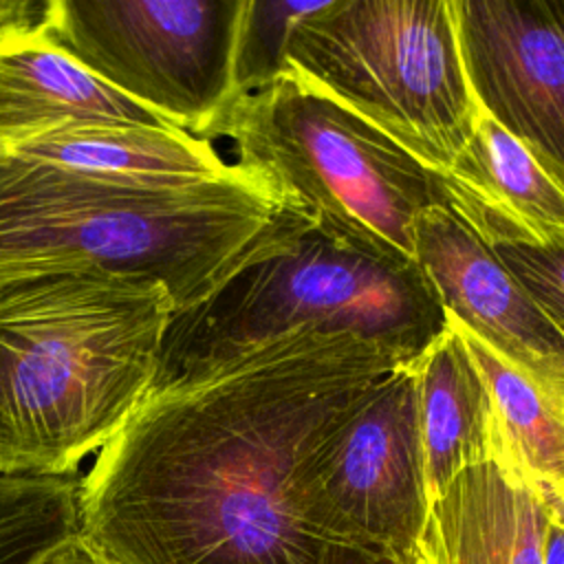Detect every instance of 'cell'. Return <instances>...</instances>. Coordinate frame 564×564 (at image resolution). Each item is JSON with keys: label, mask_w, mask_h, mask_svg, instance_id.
<instances>
[{"label": "cell", "mask_w": 564, "mask_h": 564, "mask_svg": "<svg viewBox=\"0 0 564 564\" xmlns=\"http://www.w3.org/2000/svg\"><path fill=\"white\" fill-rule=\"evenodd\" d=\"M403 357L355 335L284 337L148 397L82 476L79 535L108 564H319L300 467Z\"/></svg>", "instance_id": "cell-1"}, {"label": "cell", "mask_w": 564, "mask_h": 564, "mask_svg": "<svg viewBox=\"0 0 564 564\" xmlns=\"http://www.w3.org/2000/svg\"><path fill=\"white\" fill-rule=\"evenodd\" d=\"M308 227L300 207L238 163L220 178L141 187L0 156V286L139 278L163 284L181 311Z\"/></svg>", "instance_id": "cell-2"}, {"label": "cell", "mask_w": 564, "mask_h": 564, "mask_svg": "<svg viewBox=\"0 0 564 564\" xmlns=\"http://www.w3.org/2000/svg\"><path fill=\"white\" fill-rule=\"evenodd\" d=\"M176 311L121 275L0 286V471L73 474L141 408Z\"/></svg>", "instance_id": "cell-3"}, {"label": "cell", "mask_w": 564, "mask_h": 564, "mask_svg": "<svg viewBox=\"0 0 564 564\" xmlns=\"http://www.w3.org/2000/svg\"><path fill=\"white\" fill-rule=\"evenodd\" d=\"M445 328L447 315L419 267L372 258L308 227L289 249L172 313L148 397L205 383L293 335H355L412 361Z\"/></svg>", "instance_id": "cell-4"}, {"label": "cell", "mask_w": 564, "mask_h": 564, "mask_svg": "<svg viewBox=\"0 0 564 564\" xmlns=\"http://www.w3.org/2000/svg\"><path fill=\"white\" fill-rule=\"evenodd\" d=\"M337 245L414 264V220L443 205L438 174L326 93L284 75L236 97L207 132Z\"/></svg>", "instance_id": "cell-5"}, {"label": "cell", "mask_w": 564, "mask_h": 564, "mask_svg": "<svg viewBox=\"0 0 564 564\" xmlns=\"http://www.w3.org/2000/svg\"><path fill=\"white\" fill-rule=\"evenodd\" d=\"M286 75L326 93L434 172L467 145L480 112L452 0H324L295 24Z\"/></svg>", "instance_id": "cell-6"}, {"label": "cell", "mask_w": 564, "mask_h": 564, "mask_svg": "<svg viewBox=\"0 0 564 564\" xmlns=\"http://www.w3.org/2000/svg\"><path fill=\"white\" fill-rule=\"evenodd\" d=\"M242 0H48L44 31L101 82L207 139L236 99Z\"/></svg>", "instance_id": "cell-7"}, {"label": "cell", "mask_w": 564, "mask_h": 564, "mask_svg": "<svg viewBox=\"0 0 564 564\" xmlns=\"http://www.w3.org/2000/svg\"><path fill=\"white\" fill-rule=\"evenodd\" d=\"M297 485L304 516L326 542L412 564L432 505L414 359L381 377L322 436Z\"/></svg>", "instance_id": "cell-8"}, {"label": "cell", "mask_w": 564, "mask_h": 564, "mask_svg": "<svg viewBox=\"0 0 564 564\" xmlns=\"http://www.w3.org/2000/svg\"><path fill=\"white\" fill-rule=\"evenodd\" d=\"M476 104L564 185L560 0H452Z\"/></svg>", "instance_id": "cell-9"}, {"label": "cell", "mask_w": 564, "mask_h": 564, "mask_svg": "<svg viewBox=\"0 0 564 564\" xmlns=\"http://www.w3.org/2000/svg\"><path fill=\"white\" fill-rule=\"evenodd\" d=\"M414 264L447 317L564 401V333L456 212L434 205L419 214Z\"/></svg>", "instance_id": "cell-10"}, {"label": "cell", "mask_w": 564, "mask_h": 564, "mask_svg": "<svg viewBox=\"0 0 564 564\" xmlns=\"http://www.w3.org/2000/svg\"><path fill=\"white\" fill-rule=\"evenodd\" d=\"M436 174L447 207L491 247H564V185L482 108L467 145Z\"/></svg>", "instance_id": "cell-11"}, {"label": "cell", "mask_w": 564, "mask_h": 564, "mask_svg": "<svg viewBox=\"0 0 564 564\" xmlns=\"http://www.w3.org/2000/svg\"><path fill=\"white\" fill-rule=\"evenodd\" d=\"M546 500L487 460L432 498L416 546L425 564H542Z\"/></svg>", "instance_id": "cell-12"}, {"label": "cell", "mask_w": 564, "mask_h": 564, "mask_svg": "<svg viewBox=\"0 0 564 564\" xmlns=\"http://www.w3.org/2000/svg\"><path fill=\"white\" fill-rule=\"evenodd\" d=\"M0 156L55 165L141 187H178L227 176L236 163L172 126L82 123L0 141Z\"/></svg>", "instance_id": "cell-13"}, {"label": "cell", "mask_w": 564, "mask_h": 564, "mask_svg": "<svg viewBox=\"0 0 564 564\" xmlns=\"http://www.w3.org/2000/svg\"><path fill=\"white\" fill-rule=\"evenodd\" d=\"M82 123L170 126L93 75L42 24L0 37V141Z\"/></svg>", "instance_id": "cell-14"}, {"label": "cell", "mask_w": 564, "mask_h": 564, "mask_svg": "<svg viewBox=\"0 0 564 564\" xmlns=\"http://www.w3.org/2000/svg\"><path fill=\"white\" fill-rule=\"evenodd\" d=\"M425 476L434 498L465 467L498 460L502 441L491 392L447 319L443 335L414 359Z\"/></svg>", "instance_id": "cell-15"}, {"label": "cell", "mask_w": 564, "mask_h": 564, "mask_svg": "<svg viewBox=\"0 0 564 564\" xmlns=\"http://www.w3.org/2000/svg\"><path fill=\"white\" fill-rule=\"evenodd\" d=\"M447 319L460 333L491 392L502 441L496 463L544 500L564 507V401L542 390L458 322Z\"/></svg>", "instance_id": "cell-16"}, {"label": "cell", "mask_w": 564, "mask_h": 564, "mask_svg": "<svg viewBox=\"0 0 564 564\" xmlns=\"http://www.w3.org/2000/svg\"><path fill=\"white\" fill-rule=\"evenodd\" d=\"M82 476L0 471V564H33L79 535Z\"/></svg>", "instance_id": "cell-17"}, {"label": "cell", "mask_w": 564, "mask_h": 564, "mask_svg": "<svg viewBox=\"0 0 564 564\" xmlns=\"http://www.w3.org/2000/svg\"><path fill=\"white\" fill-rule=\"evenodd\" d=\"M322 2L242 0L234 51L236 97L271 86L286 75V46L295 24Z\"/></svg>", "instance_id": "cell-18"}, {"label": "cell", "mask_w": 564, "mask_h": 564, "mask_svg": "<svg viewBox=\"0 0 564 564\" xmlns=\"http://www.w3.org/2000/svg\"><path fill=\"white\" fill-rule=\"evenodd\" d=\"M494 251L564 333V247L538 249L524 245H496Z\"/></svg>", "instance_id": "cell-19"}, {"label": "cell", "mask_w": 564, "mask_h": 564, "mask_svg": "<svg viewBox=\"0 0 564 564\" xmlns=\"http://www.w3.org/2000/svg\"><path fill=\"white\" fill-rule=\"evenodd\" d=\"M48 0H0V37L44 22Z\"/></svg>", "instance_id": "cell-20"}, {"label": "cell", "mask_w": 564, "mask_h": 564, "mask_svg": "<svg viewBox=\"0 0 564 564\" xmlns=\"http://www.w3.org/2000/svg\"><path fill=\"white\" fill-rule=\"evenodd\" d=\"M33 564H108L82 535H73L48 549Z\"/></svg>", "instance_id": "cell-21"}, {"label": "cell", "mask_w": 564, "mask_h": 564, "mask_svg": "<svg viewBox=\"0 0 564 564\" xmlns=\"http://www.w3.org/2000/svg\"><path fill=\"white\" fill-rule=\"evenodd\" d=\"M542 564H564V509L546 500Z\"/></svg>", "instance_id": "cell-22"}, {"label": "cell", "mask_w": 564, "mask_h": 564, "mask_svg": "<svg viewBox=\"0 0 564 564\" xmlns=\"http://www.w3.org/2000/svg\"><path fill=\"white\" fill-rule=\"evenodd\" d=\"M319 564H405V562L388 553H377V551H366V549L333 542L324 549Z\"/></svg>", "instance_id": "cell-23"}, {"label": "cell", "mask_w": 564, "mask_h": 564, "mask_svg": "<svg viewBox=\"0 0 564 564\" xmlns=\"http://www.w3.org/2000/svg\"><path fill=\"white\" fill-rule=\"evenodd\" d=\"M412 564H425V562H423V560H421V557H419V555H414V560H412Z\"/></svg>", "instance_id": "cell-24"}, {"label": "cell", "mask_w": 564, "mask_h": 564, "mask_svg": "<svg viewBox=\"0 0 564 564\" xmlns=\"http://www.w3.org/2000/svg\"><path fill=\"white\" fill-rule=\"evenodd\" d=\"M562 2V9H564V0H560Z\"/></svg>", "instance_id": "cell-25"}]
</instances>
